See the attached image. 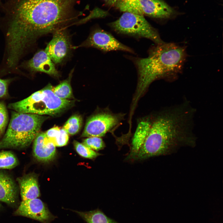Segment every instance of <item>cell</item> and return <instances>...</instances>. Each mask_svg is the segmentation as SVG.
<instances>
[{
  "label": "cell",
  "mask_w": 223,
  "mask_h": 223,
  "mask_svg": "<svg viewBox=\"0 0 223 223\" xmlns=\"http://www.w3.org/2000/svg\"><path fill=\"white\" fill-rule=\"evenodd\" d=\"M151 120V118L149 117L142 119L138 122L132 139L129 152L135 151L142 144L149 131Z\"/></svg>",
  "instance_id": "obj_16"
},
{
  "label": "cell",
  "mask_w": 223,
  "mask_h": 223,
  "mask_svg": "<svg viewBox=\"0 0 223 223\" xmlns=\"http://www.w3.org/2000/svg\"><path fill=\"white\" fill-rule=\"evenodd\" d=\"M54 87L50 84L28 97L19 101L10 104L8 107L15 112L40 115L55 116L71 106L73 102L56 96Z\"/></svg>",
  "instance_id": "obj_5"
},
{
  "label": "cell",
  "mask_w": 223,
  "mask_h": 223,
  "mask_svg": "<svg viewBox=\"0 0 223 223\" xmlns=\"http://www.w3.org/2000/svg\"><path fill=\"white\" fill-rule=\"evenodd\" d=\"M17 164V158L12 152L7 151L0 152V169H11Z\"/></svg>",
  "instance_id": "obj_20"
},
{
  "label": "cell",
  "mask_w": 223,
  "mask_h": 223,
  "mask_svg": "<svg viewBox=\"0 0 223 223\" xmlns=\"http://www.w3.org/2000/svg\"><path fill=\"white\" fill-rule=\"evenodd\" d=\"M144 15L153 18H169L173 13L172 8L161 0H139Z\"/></svg>",
  "instance_id": "obj_13"
},
{
  "label": "cell",
  "mask_w": 223,
  "mask_h": 223,
  "mask_svg": "<svg viewBox=\"0 0 223 223\" xmlns=\"http://www.w3.org/2000/svg\"><path fill=\"white\" fill-rule=\"evenodd\" d=\"M71 48L69 36L64 28L53 33L52 39L44 50L55 64H59L67 58Z\"/></svg>",
  "instance_id": "obj_9"
},
{
  "label": "cell",
  "mask_w": 223,
  "mask_h": 223,
  "mask_svg": "<svg viewBox=\"0 0 223 223\" xmlns=\"http://www.w3.org/2000/svg\"><path fill=\"white\" fill-rule=\"evenodd\" d=\"M47 117L14 112L0 148H22L28 146L39 132Z\"/></svg>",
  "instance_id": "obj_4"
},
{
  "label": "cell",
  "mask_w": 223,
  "mask_h": 223,
  "mask_svg": "<svg viewBox=\"0 0 223 223\" xmlns=\"http://www.w3.org/2000/svg\"><path fill=\"white\" fill-rule=\"evenodd\" d=\"M33 152L34 156L38 160L47 162L55 158V146L47 139L45 133L39 132L34 140Z\"/></svg>",
  "instance_id": "obj_11"
},
{
  "label": "cell",
  "mask_w": 223,
  "mask_h": 223,
  "mask_svg": "<svg viewBox=\"0 0 223 223\" xmlns=\"http://www.w3.org/2000/svg\"><path fill=\"white\" fill-rule=\"evenodd\" d=\"M186 59L183 47L164 42L152 48L147 57L134 59L138 80L130 109L134 110L138 101L153 82L180 72Z\"/></svg>",
  "instance_id": "obj_3"
},
{
  "label": "cell",
  "mask_w": 223,
  "mask_h": 223,
  "mask_svg": "<svg viewBox=\"0 0 223 223\" xmlns=\"http://www.w3.org/2000/svg\"><path fill=\"white\" fill-rule=\"evenodd\" d=\"M113 6L124 12L143 15L139 0H116Z\"/></svg>",
  "instance_id": "obj_18"
},
{
  "label": "cell",
  "mask_w": 223,
  "mask_h": 223,
  "mask_svg": "<svg viewBox=\"0 0 223 223\" xmlns=\"http://www.w3.org/2000/svg\"><path fill=\"white\" fill-rule=\"evenodd\" d=\"M15 214L42 223H50L55 218L44 203L37 198L22 200Z\"/></svg>",
  "instance_id": "obj_10"
},
{
  "label": "cell",
  "mask_w": 223,
  "mask_h": 223,
  "mask_svg": "<svg viewBox=\"0 0 223 223\" xmlns=\"http://www.w3.org/2000/svg\"><path fill=\"white\" fill-rule=\"evenodd\" d=\"M77 1L9 0L4 9L9 54L20 58L38 37L75 24L82 15L75 8Z\"/></svg>",
  "instance_id": "obj_1"
},
{
  "label": "cell",
  "mask_w": 223,
  "mask_h": 223,
  "mask_svg": "<svg viewBox=\"0 0 223 223\" xmlns=\"http://www.w3.org/2000/svg\"><path fill=\"white\" fill-rule=\"evenodd\" d=\"M9 81L0 79V98L6 95L7 92V87Z\"/></svg>",
  "instance_id": "obj_28"
},
{
  "label": "cell",
  "mask_w": 223,
  "mask_h": 223,
  "mask_svg": "<svg viewBox=\"0 0 223 223\" xmlns=\"http://www.w3.org/2000/svg\"><path fill=\"white\" fill-rule=\"evenodd\" d=\"M60 129L59 127L55 126L48 130L45 133V136L47 139L50 142L53 143L54 140L59 135Z\"/></svg>",
  "instance_id": "obj_27"
},
{
  "label": "cell",
  "mask_w": 223,
  "mask_h": 223,
  "mask_svg": "<svg viewBox=\"0 0 223 223\" xmlns=\"http://www.w3.org/2000/svg\"><path fill=\"white\" fill-rule=\"evenodd\" d=\"M8 115L4 103L0 102V136L4 133L7 125Z\"/></svg>",
  "instance_id": "obj_24"
},
{
  "label": "cell",
  "mask_w": 223,
  "mask_h": 223,
  "mask_svg": "<svg viewBox=\"0 0 223 223\" xmlns=\"http://www.w3.org/2000/svg\"><path fill=\"white\" fill-rule=\"evenodd\" d=\"M75 212L87 223H118L107 217L99 210L85 212Z\"/></svg>",
  "instance_id": "obj_17"
},
{
  "label": "cell",
  "mask_w": 223,
  "mask_h": 223,
  "mask_svg": "<svg viewBox=\"0 0 223 223\" xmlns=\"http://www.w3.org/2000/svg\"><path fill=\"white\" fill-rule=\"evenodd\" d=\"M68 140V134L62 128L60 129L59 135L54 140L53 143L55 146H62L67 145Z\"/></svg>",
  "instance_id": "obj_25"
},
{
  "label": "cell",
  "mask_w": 223,
  "mask_h": 223,
  "mask_svg": "<svg viewBox=\"0 0 223 223\" xmlns=\"http://www.w3.org/2000/svg\"><path fill=\"white\" fill-rule=\"evenodd\" d=\"M108 14V13L107 11L99 9H97L94 10V11L87 17L78 21L76 23V24L84 23L92 19L104 17L106 16Z\"/></svg>",
  "instance_id": "obj_26"
},
{
  "label": "cell",
  "mask_w": 223,
  "mask_h": 223,
  "mask_svg": "<svg viewBox=\"0 0 223 223\" xmlns=\"http://www.w3.org/2000/svg\"><path fill=\"white\" fill-rule=\"evenodd\" d=\"M73 70H72L68 78L54 87L53 91L55 95L63 99H68L72 98V94L70 80Z\"/></svg>",
  "instance_id": "obj_19"
},
{
  "label": "cell",
  "mask_w": 223,
  "mask_h": 223,
  "mask_svg": "<svg viewBox=\"0 0 223 223\" xmlns=\"http://www.w3.org/2000/svg\"><path fill=\"white\" fill-rule=\"evenodd\" d=\"M82 124V119L79 116L75 115L71 116L66 122L63 128L70 135H74L79 131Z\"/></svg>",
  "instance_id": "obj_21"
},
{
  "label": "cell",
  "mask_w": 223,
  "mask_h": 223,
  "mask_svg": "<svg viewBox=\"0 0 223 223\" xmlns=\"http://www.w3.org/2000/svg\"><path fill=\"white\" fill-rule=\"evenodd\" d=\"M77 47H94L104 52L120 50L134 53L132 49L120 42L112 34L100 28L93 30L87 39Z\"/></svg>",
  "instance_id": "obj_8"
},
{
  "label": "cell",
  "mask_w": 223,
  "mask_h": 223,
  "mask_svg": "<svg viewBox=\"0 0 223 223\" xmlns=\"http://www.w3.org/2000/svg\"><path fill=\"white\" fill-rule=\"evenodd\" d=\"M109 5H113L116 0H104Z\"/></svg>",
  "instance_id": "obj_29"
},
{
  "label": "cell",
  "mask_w": 223,
  "mask_h": 223,
  "mask_svg": "<svg viewBox=\"0 0 223 223\" xmlns=\"http://www.w3.org/2000/svg\"><path fill=\"white\" fill-rule=\"evenodd\" d=\"M17 190L15 183L9 176L0 173V201L8 204L14 203Z\"/></svg>",
  "instance_id": "obj_14"
},
{
  "label": "cell",
  "mask_w": 223,
  "mask_h": 223,
  "mask_svg": "<svg viewBox=\"0 0 223 223\" xmlns=\"http://www.w3.org/2000/svg\"><path fill=\"white\" fill-rule=\"evenodd\" d=\"M109 24L118 34L145 38L152 41L156 44L164 42L157 31L151 26L143 15L124 12L118 19Z\"/></svg>",
  "instance_id": "obj_6"
},
{
  "label": "cell",
  "mask_w": 223,
  "mask_h": 223,
  "mask_svg": "<svg viewBox=\"0 0 223 223\" xmlns=\"http://www.w3.org/2000/svg\"><path fill=\"white\" fill-rule=\"evenodd\" d=\"M122 118L121 114L109 112L95 114L87 121L81 136L103 137L117 126Z\"/></svg>",
  "instance_id": "obj_7"
},
{
  "label": "cell",
  "mask_w": 223,
  "mask_h": 223,
  "mask_svg": "<svg viewBox=\"0 0 223 223\" xmlns=\"http://www.w3.org/2000/svg\"><path fill=\"white\" fill-rule=\"evenodd\" d=\"M82 144L93 150L98 151L104 148L105 145L101 137H92L84 140Z\"/></svg>",
  "instance_id": "obj_23"
},
{
  "label": "cell",
  "mask_w": 223,
  "mask_h": 223,
  "mask_svg": "<svg viewBox=\"0 0 223 223\" xmlns=\"http://www.w3.org/2000/svg\"><path fill=\"white\" fill-rule=\"evenodd\" d=\"M73 144L77 153L83 157L92 159L101 155L77 141H74Z\"/></svg>",
  "instance_id": "obj_22"
},
{
  "label": "cell",
  "mask_w": 223,
  "mask_h": 223,
  "mask_svg": "<svg viewBox=\"0 0 223 223\" xmlns=\"http://www.w3.org/2000/svg\"><path fill=\"white\" fill-rule=\"evenodd\" d=\"M20 193L22 200L38 198L40 190L37 181L34 176H26L19 181Z\"/></svg>",
  "instance_id": "obj_15"
},
{
  "label": "cell",
  "mask_w": 223,
  "mask_h": 223,
  "mask_svg": "<svg viewBox=\"0 0 223 223\" xmlns=\"http://www.w3.org/2000/svg\"><path fill=\"white\" fill-rule=\"evenodd\" d=\"M28 68L33 72H43L55 77L59 76L55 63L45 50L36 53L27 63Z\"/></svg>",
  "instance_id": "obj_12"
},
{
  "label": "cell",
  "mask_w": 223,
  "mask_h": 223,
  "mask_svg": "<svg viewBox=\"0 0 223 223\" xmlns=\"http://www.w3.org/2000/svg\"><path fill=\"white\" fill-rule=\"evenodd\" d=\"M193 117L183 106L168 108L151 118L149 133L141 145L129 152L126 161H135L168 153L182 143L193 142Z\"/></svg>",
  "instance_id": "obj_2"
}]
</instances>
